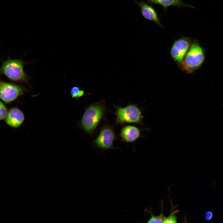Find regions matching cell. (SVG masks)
Wrapping results in <instances>:
<instances>
[{
  "mask_svg": "<svg viewBox=\"0 0 223 223\" xmlns=\"http://www.w3.org/2000/svg\"><path fill=\"white\" fill-rule=\"evenodd\" d=\"M8 111L4 103L2 100H0V120H4Z\"/></svg>",
  "mask_w": 223,
  "mask_h": 223,
  "instance_id": "cell-15",
  "label": "cell"
},
{
  "mask_svg": "<svg viewBox=\"0 0 223 223\" xmlns=\"http://www.w3.org/2000/svg\"><path fill=\"white\" fill-rule=\"evenodd\" d=\"M27 91L24 87L0 79V99L5 103L13 102Z\"/></svg>",
  "mask_w": 223,
  "mask_h": 223,
  "instance_id": "cell-6",
  "label": "cell"
},
{
  "mask_svg": "<svg viewBox=\"0 0 223 223\" xmlns=\"http://www.w3.org/2000/svg\"><path fill=\"white\" fill-rule=\"evenodd\" d=\"M178 211L171 212L170 214L167 217L164 216L163 223H178L176 213Z\"/></svg>",
  "mask_w": 223,
  "mask_h": 223,
  "instance_id": "cell-14",
  "label": "cell"
},
{
  "mask_svg": "<svg viewBox=\"0 0 223 223\" xmlns=\"http://www.w3.org/2000/svg\"><path fill=\"white\" fill-rule=\"evenodd\" d=\"M151 217L146 223H163V220L164 216L163 214V209L160 214L157 216L154 215L152 212H150Z\"/></svg>",
  "mask_w": 223,
  "mask_h": 223,
  "instance_id": "cell-13",
  "label": "cell"
},
{
  "mask_svg": "<svg viewBox=\"0 0 223 223\" xmlns=\"http://www.w3.org/2000/svg\"><path fill=\"white\" fill-rule=\"evenodd\" d=\"M24 119L23 112L18 107H14L8 110L4 120L8 126L17 128L22 125Z\"/></svg>",
  "mask_w": 223,
  "mask_h": 223,
  "instance_id": "cell-8",
  "label": "cell"
},
{
  "mask_svg": "<svg viewBox=\"0 0 223 223\" xmlns=\"http://www.w3.org/2000/svg\"><path fill=\"white\" fill-rule=\"evenodd\" d=\"M184 223H186V222H185Z\"/></svg>",
  "mask_w": 223,
  "mask_h": 223,
  "instance_id": "cell-17",
  "label": "cell"
},
{
  "mask_svg": "<svg viewBox=\"0 0 223 223\" xmlns=\"http://www.w3.org/2000/svg\"><path fill=\"white\" fill-rule=\"evenodd\" d=\"M133 0L139 6L141 13L145 19L152 21L160 27L164 28L157 13L152 5L143 1L138 2L136 0Z\"/></svg>",
  "mask_w": 223,
  "mask_h": 223,
  "instance_id": "cell-9",
  "label": "cell"
},
{
  "mask_svg": "<svg viewBox=\"0 0 223 223\" xmlns=\"http://www.w3.org/2000/svg\"><path fill=\"white\" fill-rule=\"evenodd\" d=\"M141 130L139 128L132 125L124 127L120 133L121 141L127 143H133L142 137Z\"/></svg>",
  "mask_w": 223,
  "mask_h": 223,
  "instance_id": "cell-10",
  "label": "cell"
},
{
  "mask_svg": "<svg viewBox=\"0 0 223 223\" xmlns=\"http://www.w3.org/2000/svg\"><path fill=\"white\" fill-rule=\"evenodd\" d=\"M192 40L189 37L181 36L175 40L171 46L169 52L170 55L180 68L190 49Z\"/></svg>",
  "mask_w": 223,
  "mask_h": 223,
  "instance_id": "cell-5",
  "label": "cell"
},
{
  "mask_svg": "<svg viewBox=\"0 0 223 223\" xmlns=\"http://www.w3.org/2000/svg\"><path fill=\"white\" fill-rule=\"evenodd\" d=\"M148 3L151 4H157L161 6L165 11L171 6L177 7H188L195 9L196 8L190 4L185 3L181 0H147Z\"/></svg>",
  "mask_w": 223,
  "mask_h": 223,
  "instance_id": "cell-11",
  "label": "cell"
},
{
  "mask_svg": "<svg viewBox=\"0 0 223 223\" xmlns=\"http://www.w3.org/2000/svg\"><path fill=\"white\" fill-rule=\"evenodd\" d=\"M205 49L198 41L192 40L189 50L186 55L180 69L188 74L199 68L205 61Z\"/></svg>",
  "mask_w": 223,
  "mask_h": 223,
  "instance_id": "cell-3",
  "label": "cell"
},
{
  "mask_svg": "<svg viewBox=\"0 0 223 223\" xmlns=\"http://www.w3.org/2000/svg\"><path fill=\"white\" fill-rule=\"evenodd\" d=\"M116 125L133 123L143 125L142 109L136 105L130 104L124 107L115 105Z\"/></svg>",
  "mask_w": 223,
  "mask_h": 223,
  "instance_id": "cell-4",
  "label": "cell"
},
{
  "mask_svg": "<svg viewBox=\"0 0 223 223\" xmlns=\"http://www.w3.org/2000/svg\"><path fill=\"white\" fill-rule=\"evenodd\" d=\"M106 112L104 100L91 104L85 109L80 122L81 126L89 134H92Z\"/></svg>",
  "mask_w": 223,
  "mask_h": 223,
  "instance_id": "cell-1",
  "label": "cell"
},
{
  "mask_svg": "<svg viewBox=\"0 0 223 223\" xmlns=\"http://www.w3.org/2000/svg\"><path fill=\"white\" fill-rule=\"evenodd\" d=\"M70 94L72 98L77 99L84 95V91L81 90L79 87L74 86L71 88Z\"/></svg>",
  "mask_w": 223,
  "mask_h": 223,
  "instance_id": "cell-12",
  "label": "cell"
},
{
  "mask_svg": "<svg viewBox=\"0 0 223 223\" xmlns=\"http://www.w3.org/2000/svg\"><path fill=\"white\" fill-rule=\"evenodd\" d=\"M212 216V213L208 211L206 212L205 214V218L207 220H209Z\"/></svg>",
  "mask_w": 223,
  "mask_h": 223,
  "instance_id": "cell-16",
  "label": "cell"
},
{
  "mask_svg": "<svg viewBox=\"0 0 223 223\" xmlns=\"http://www.w3.org/2000/svg\"><path fill=\"white\" fill-rule=\"evenodd\" d=\"M20 59L8 58L2 61L0 67V75L4 76L10 81L19 83H26L30 86L28 81L29 77L25 73L24 67L28 63Z\"/></svg>",
  "mask_w": 223,
  "mask_h": 223,
  "instance_id": "cell-2",
  "label": "cell"
},
{
  "mask_svg": "<svg viewBox=\"0 0 223 223\" xmlns=\"http://www.w3.org/2000/svg\"><path fill=\"white\" fill-rule=\"evenodd\" d=\"M116 136L112 127L106 125L100 129L99 134L93 142V146L102 150L116 149L113 145V142Z\"/></svg>",
  "mask_w": 223,
  "mask_h": 223,
  "instance_id": "cell-7",
  "label": "cell"
}]
</instances>
